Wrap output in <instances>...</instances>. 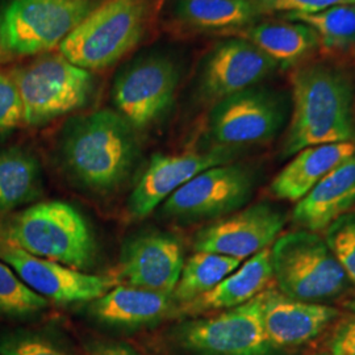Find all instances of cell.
<instances>
[{
  "label": "cell",
  "instance_id": "2e32d148",
  "mask_svg": "<svg viewBox=\"0 0 355 355\" xmlns=\"http://www.w3.org/2000/svg\"><path fill=\"white\" fill-rule=\"evenodd\" d=\"M183 266L184 254L177 237L161 230H149L124 242L119 278L128 286L173 295Z\"/></svg>",
  "mask_w": 355,
  "mask_h": 355
},
{
  "label": "cell",
  "instance_id": "ffe728a7",
  "mask_svg": "<svg viewBox=\"0 0 355 355\" xmlns=\"http://www.w3.org/2000/svg\"><path fill=\"white\" fill-rule=\"evenodd\" d=\"M352 211H355V153L297 202L292 216L302 228L318 233Z\"/></svg>",
  "mask_w": 355,
  "mask_h": 355
},
{
  "label": "cell",
  "instance_id": "52a82bcc",
  "mask_svg": "<svg viewBox=\"0 0 355 355\" xmlns=\"http://www.w3.org/2000/svg\"><path fill=\"white\" fill-rule=\"evenodd\" d=\"M103 0H10L0 15L6 48L13 55L53 51Z\"/></svg>",
  "mask_w": 355,
  "mask_h": 355
},
{
  "label": "cell",
  "instance_id": "9c48e42d",
  "mask_svg": "<svg viewBox=\"0 0 355 355\" xmlns=\"http://www.w3.org/2000/svg\"><path fill=\"white\" fill-rule=\"evenodd\" d=\"M180 69L164 53L141 55L116 76L112 99L117 114L142 130L159 121L171 108Z\"/></svg>",
  "mask_w": 355,
  "mask_h": 355
},
{
  "label": "cell",
  "instance_id": "3957f363",
  "mask_svg": "<svg viewBox=\"0 0 355 355\" xmlns=\"http://www.w3.org/2000/svg\"><path fill=\"white\" fill-rule=\"evenodd\" d=\"M0 240L76 270L96 259V241L89 221L70 204L51 200L28 207L0 228Z\"/></svg>",
  "mask_w": 355,
  "mask_h": 355
},
{
  "label": "cell",
  "instance_id": "cb8c5ba5",
  "mask_svg": "<svg viewBox=\"0 0 355 355\" xmlns=\"http://www.w3.org/2000/svg\"><path fill=\"white\" fill-rule=\"evenodd\" d=\"M41 170L31 153L11 148L0 150V212H7L41 195Z\"/></svg>",
  "mask_w": 355,
  "mask_h": 355
},
{
  "label": "cell",
  "instance_id": "f546056e",
  "mask_svg": "<svg viewBox=\"0 0 355 355\" xmlns=\"http://www.w3.org/2000/svg\"><path fill=\"white\" fill-rule=\"evenodd\" d=\"M0 355H70L37 334H12L0 338Z\"/></svg>",
  "mask_w": 355,
  "mask_h": 355
},
{
  "label": "cell",
  "instance_id": "1f68e13d",
  "mask_svg": "<svg viewBox=\"0 0 355 355\" xmlns=\"http://www.w3.org/2000/svg\"><path fill=\"white\" fill-rule=\"evenodd\" d=\"M330 355H355V303L330 340Z\"/></svg>",
  "mask_w": 355,
  "mask_h": 355
},
{
  "label": "cell",
  "instance_id": "d6986e66",
  "mask_svg": "<svg viewBox=\"0 0 355 355\" xmlns=\"http://www.w3.org/2000/svg\"><path fill=\"white\" fill-rule=\"evenodd\" d=\"M271 279H274L271 250L266 248L242 262L241 266L221 280L211 291L187 304L179 305L175 316L193 318L212 311L236 308L265 291Z\"/></svg>",
  "mask_w": 355,
  "mask_h": 355
},
{
  "label": "cell",
  "instance_id": "e575fe53",
  "mask_svg": "<svg viewBox=\"0 0 355 355\" xmlns=\"http://www.w3.org/2000/svg\"><path fill=\"white\" fill-rule=\"evenodd\" d=\"M318 355H328V354H318Z\"/></svg>",
  "mask_w": 355,
  "mask_h": 355
},
{
  "label": "cell",
  "instance_id": "484cf974",
  "mask_svg": "<svg viewBox=\"0 0 355 355\" xmlns=\"http://www.w3.org/2000/svg\"><path fill=\"white\" fill-rule=\"evenodd\" d=\"M286 19L311 26L320 38V44L328 49L355 48V4L336 6L316 13H290Z\"/></svg>",
  "mask_w": 355,
  "mask_h": 355
},
{
  "label": "cell",
  "instance_id": "f1b7e54d",
  "mask_svg": "<svg viewBox=\"0 0 355 355\" xmlns=\"http://www.w3.org/2000/svg\"><path fill=\"white\" fill-rule=\"evenodd\" d=\"M24 123L23 102L12 76L0 71V136Z\"/></svg>",
  "mask_w": 355,
  "mask_h": 355
},
{
  "label": "cell",
  "instance_id": "e0dca14e",
  "mask_svg": "<svg viewBox=\"0 0 355 355\" xmlns=\"http://www.w3.org/2000/svg\"><path fill=\"white\" fill-rule=\"evenodd\" d=\"M261 309L265 333L275 349L309 343L340 315L333 306L297 300L271 287L261 292Z\"/></svg>",
  "mask_w": 355,
  "mask_h": 355
},
{
  "label": "cell",
  "instance_id": "4fadbf2b",
  "mask_svg": "<svg viewBox=\"0 0 355 355\" xmlns=\"http://www.w3.org/2000/svg\"><path fill=\"white\" fill-rule=\"evenodd\" d=\"M0 261L11 267L32 291L57 304L89 303L117 286L114 278L89 275L38 258L1 240Z\"/></svg>",
  "mask_w": 355,
  "mask_h": 355
},
{
  "label": "cell",
  "instance_id": "8fae6325",
  "mask_svg": "<svg viewBox=\"0 0 355 355\" xmlns=\"http://www.w3.org/2000/svg\"><path fill=\"white\" fill-rule=\"evenodd\" d=\"M287 116L283 96L266 87H250L216 103L209 132L217 146L236 149L277 136Z\"/></svg>",
  "mask_w": 355,
  "mask_h": 355
},
{
  "label": "cell",
  "instance_id": "603a6c76",
  "mask_svg": "<svg viewBox=\"0 0 355 355\" xmlns=\"http://www.w3.org/2000/svg\"><path fill=\"white\" fill-rule=\"evenodd\" d=\"M230 35L239 36L263 51L278 64H293L318 48L316 32L300 21H262Z\"/></svg>",
  "mask_w": 355,
  "mask_h": 355
},
{
  "label": "cell",
  "instance_id": "5bb4252c",
  "mask_svg": "<svg viewBox=\"0 0 355 355\" xmlns=\"http://www.w3.org/2000/svg\"><path fill=\"white\" fill-rule=\"evenodd\" d=\"M236 150L224 146L205 152L154 154L128 199V212L145 218L192 178L215 166L230 164Z\"/></svg>",
  "mask_w": 355,
  "mask_h": 355
},
{
  "label": "cell",
  "instance_id": "7402d4cb",
  "mask_svg": "<svg viewBox=\"0 0 355 355\" xmlns=\"http://www.w3.org/2000/svg\"><path fill=\"white\" fill-rule=\"evenodd\" d=\"M262 17L254 0H175L171 21L184 31L233 33Z\"/></svg>",
  "mask_w": 355,
  "mask_h": 355
},
{
  "label": "cell",
  "instance_id": "ac0fdd59",
  "mask_svg": "<svg viewBox=\"0 0 355 355\" xmlns=\"http://www.w3.org/2000/svg\"><path fill=\"white\" fill-rule=\"evenodd\" d=\"M87 313L95 321L117 328L152 325L175 315L171 293L135 286H114L103 296L87 303Z\"/></svg>",
  "mask_w": 355,
  "mask_h": 355
},
{
  "label": "cell",
  "instance_id": "9a60e30c",
  "mask_svg": "<svg viewBox=\"0 0 355 355\" xmlns=\"http://www.w3.org/2000/svg\"><path fill=\"white\" fill-rule=\"evenodd\" d=\"M278 67V62L243 38L218 42L204 60L199 76V95L217 103L254 87Z\"/></svg>",
  "mask_w": 355,
  "mask_h": 355
},
{
  "label": "cell",
  "instance_id": "277c9868",
  "mask_svg": "<svg viewBox=\"0 0 355 355\" xmlns=\"http://www.w3.org/2000/svg\"><path fill=\"white\" fill-rule=\"evenodd\" d=\"M155 12V0H103L64 38L60 54L89 71L107 69L140 45Z\"/></svg>",
  "mask_w": 355,
  "mask_h": 355
},
{
  "label": "cell",
  "instance_id": "8992f818",
  "mask_svg": "<svg viewBox=\"0 0 355 355\" xmlns=\"http://www.w3.org/2000/svg\"><path fill=\"white\" fill-rule=\"evenodd\" d=\"M12 76L23 102L24 123L31 127L82 108L95 85L91 71L61 54L42 55L17 69Z\"/></svg>",
  "mask_w": 355,
  "mask_h": 355
},
{
  "label": "cell",
  "instance_id": "d6a6232c",
  "mask_svg": "<svg viewBox=\"0 0 355 355\" xmlns=\"http://www.w3.org/2000/svg\"><path fill=\"white\" fill-rule=\"evenodd\" d=\"M89 355H140L125 343L92 340L86 343Z\"/></svg>",
  "mask_w": 355,
  "mask_h": 355
},
{
  "label": "cell",
  "instance_id": "4316f807",
  "mask_svg": "<svg viewBox=\"0 0 355 355\" xmlns=\"http://www.w3.org/2000/svg\"><path fill=\"white\" fill-rule=\"evenodd\" d=\"M48 305L46 299L32 291L11 267L0 261V315L29 316Z\"/></svg>",
  "mask_w": 355,
  "mask_h": 355
},
{
  "label": "cell",
  "instance_id": "836d02e7",
  "mask_svg": "<svg viewBox=\"0 0 355 355\" xmlns=\"http://www.w3.org/2000/svg\"><path fill=\"white\" fill-rule=\"evenodd\" d=\"M10 53L6 48V42H4V36H3V31H1V23H0V61H3Z\"/></svg>",
  "mask_w": 355,
  "mask_h": 355
},
{
  "label": "cell",
  "instance_id": "ba28073f",
  "mask_svg": "<svg viewBox=\"0 0 355 355\" xmlns=\"http://www.w3.org/2000/svg\"><path fill=\"white\" fill-rule=\"evenodd\" d=\"M173 338L195 355H272L277 350L263 328L261 293L212 318H191L179 324Z\"/></svg>",
  "mask_w": 355,
  "mask_h": 355
},
{
  "label": "cell",
  "instance_id": "83f0119b",
  "mask_svg": "<svg viewBox=\"0 0 355 355\" xmlns=\"http://www.w3.org/2000/svg\"><path fill=\"white\" fill-rule=\"evenodd\" d=\"M325 241L355 290V211L338 217L325 229Z\"/></svg>",
  "mask_w": 355,
  "mask_h": 355
},
{
  "label": "cell",
  "instance_id": "30bf717a",
  "mask_svg": "<svg viewBox=\"0 0 355 355\" xmlns=\"http://www.w3.org/2000/svg\"><path fill=\"white\" fill-rule=\"evenodd\" d=\"M255 174L250 166H215L192 178L168 196L162 215L179 221L221 218L239 211L254 192Z\"/></svg>",
  "mask_w": 355,
  "mask_h": 355
},
{
  "label": "cell",
  "instance_id": "7c38bea8",
  "mask_svg": "<svg viewBox=\"0 0 355 355\" xmlns=\"http://www.w3.org/2000/svg\"><path fill=\"white\" fill-rule=\"evenodd\" d=\"M284 225L286 215L277 205L253 204L200 229L193 239V250L245 261L270 248Z\"/></svg>",
  "mask_w": 355,
  "mask_h": 355
},
{
  "label": "cell",
  "instance_id": "7a4b0ae2",
  "mask_svg": "<svg viewBox=\"0 0 355 355\" xmlns=\"http://www.w3.org/2000/svg\"><path fill=\"white\" fill-rule=\"evenodd\" d=\"M135 130L124 117L110 110L71 120L61 140V158L69 175L94 192L117 189L139 157Z\"/></svg>",
  "mask_w": 355,
  "mask_h": 355
},
{
  "label": "cell",
  "instance_id": "4dcf8cb0",
  "mask_svg": "<svg viewBox=\"0 0 355 355\" xmlns=\"http://www.w3.org/2000/svg\"><path fill=\"white\" fill-rule=\"evenodd\" d=\"M254 3L263 16L275 12L316 13L336 6L355 4V0H254Z\"/></svg>",
  "mask_w": 355,
  "mask_h": 355
},
{
  "label": "cell",
  "instance_id": "d4e9b609",
  "mask_svg": "<svg viewBox=\"0 0 355 355\" xmlns=\"http://www.w3.org/2000/svg\"><path fill=\"white\" fill-rule=\"evenodd\" d=\"M242 262L241 259L221 254L195 252L184 262L177 287L173 291L177 308L215 288L221 280L241 266Z\"/></svg>",
  "mask_w": 355,
  "mask_h": 355
},
{
  "label": "cell",
  "instance_id": "44dd1931",
  "mask_svg": "<svg viewBox=\"0 0 355 355\" xmlns=\"http://www.w3.org/2000/svg\"><path fill=\"white\" fill-rule=\"evenodd\" d=\"M354 153L355 141L305 148L274 178L270 191L277 199L297 203Z\"/></svg>",
  "mask_w": 355,
  "mask_h": 355
},
{
  "label": "cell",
  "instance_id": "5b68a950",
  "mask_svg": "<svg viewBox=\"0 0 355 355\" xmlns=\"http://www.w3.org/2000/svg\"><path fill=\"white\" fill-rule=\"evenodd\" d=\"M270 250L278 290L290 297L324 304L352 287L329 245L318 232L302 229L287 233L278 237Z\"/></svg>",
  "mask_w": 355,
  "mask_h": 355
},
{
  "label": "cell",
  "instance_id": "6da1fadb",
  "mask_svg": "<svg viewBox=\"0 0 355 355\" xmlns=\"http://www.w3.org/2000/svg\"><path fill=\"white\" fill-rule=\"evenodd\" d=\"M292 116L286 157L305 148L355 141L354 85L331 64H305L291 74Z\"/></svg>",
  "mask_w": 355,
  "mask_h": 355
}]
</instances>
